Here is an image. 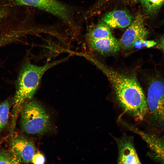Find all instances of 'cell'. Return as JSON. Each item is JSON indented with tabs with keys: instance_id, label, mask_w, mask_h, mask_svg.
<instances>
[{
	"instance_id": "1",
	"label": "cell",
	"mask_w": 164,
	"mask_h": 164,
	"mask_svg": "<svg viewBox=\"0 0 164 164\" xmlns=\"http://www.w3.org/2000/svg\"><path fill=\"white\" fill-rule=\"evenodd\" d=\"M87 57L106 76L125 112L136 121H143L149 109L143 91L136 78L114 70L93 57Z\"/></svg>"
},
{
	"instance_id": "2",
	"label": "cell",
	"mask_w": 164,
	"mask_h": 164,
	"mask_svg": "<svg viewBox=\"0 0 164 164\" xmlns=\"http://www.w3.org/2000/svg\"><path fill=\"white\" fill-rule=\"evenodd\" d=\"M66 59L65 58L55 61L43 66H37L29 63L24 65L17 78L13 99V118L14 119L25 101L31 100L33 97L45 72Z\"/></svg>"
},
{
	"instance_id": "3",
	"label": "cell",
	"mask_w": 164,
	"mask_h": 164,
	"mask_svg": "<svg viewBox=\"0 0 164 164\" xmlns=\"http://www.w3.org/2000/svg\"><path fill=\"white\" fill-rule=\"evenodd\" d=\"M20 125L27 133L39 135L50 130L51 122L49 114L39 104L27 100L21 109Z\"/></svg>"
},
{
	"instance_id": "4",
	"label": "cell",
	"mask_w": 164,
	"mask_h": 164,
	"mask_svg": "<svg viewBox=\"0 0 164 164\" xmlns=\"http://www.w3.org/2000/svg\"><path fill=\"white\" fill-rule=\"evenodd\" d=\"M147 103L151 123L157 131L164 133V83L155 79L150 83Z\"/></svg>"
},
{
	"instance_id": "5",
	"label": "cell",
	"mask_w": 164,
	"mask_h": 164,
	"mask_svg": "<svg viewBox=\"0 0 164 164\" xmlns=\"http://www.w3.org/2000/svg\"><path fill=\"white\" fill-rule=\"evenodd\" d=\"M124 125L138 135L148 145L151 152L149 155L155 162L164 164V135L154 132H146L121 121Z\"/></svg>"
},
{
	"instance_id": "6",
	"label": "cell",
	"mask_w": 164,
	"mask_h": 164,
	"mask_svg": "<svg viewBox=\"0 0 164 164\" xmlns=\"http://www.w3.org/2000/svg\"><path fill=\"white\" fill-rule=\"evenodd\" d=\"M148 33L144 26L143 18L138 15L123 33L120 41L121 47L124 50H130L134 47L135 42L144 39Z\"/></svg>"
},
{
	"instance_id": "7",
	"label": "cell",
	"mask_w": 164,
	"mask_h": 164,
	"mask_svg": "<svg viewBox=\"0 0 164 164\" xmlns=\"http://www.w3.org/2000/svg\"><path fill=\"white\" fill-rule=\"evenodd\" d=\"M116 141L118 150V163H141L131 137L124 135Z\"/></svg>"
},
{
	"instance_id": "8",
	"label": "cell",
	"mask_w": 164,
	"mask_h": 164,
	"mask_svg": "<svg viewBox=\"0 0 164 164\" xmlns=\"http://www.w3.org/2000/svg\"><path fill=\"white\" fill-rule=\"evenodd\" d=\"M103 22L109 28L114 29L126 27L132 22V16L122 10H115L104 14Z\"/></svg>"
},
{
	"instance_id": "9",
	"label": "cell",
	"mask_w": 164,
	"mask_h": 164,
	"mask_svg": "<svg viewBox=\"0 0 164 164\" xmlns=\"http://www.w3.org/2000/svg\"><path fill=\"white\" fill-rule=\"evenodd\" d=\"M12 149L22 162L25 163L32 162L35 151L32 143L22 137H17L14 139L12 142Z\"/></svg>"
},
{
	"instance_id": "10",
	"label": "cell",
	"mask_w": 164,
	"mask_h": 164,
	"mask_svg": "<svg viewBox=\"0 0 164 164\" xmlns=\"http://www.w3.org/2000/svg\"><path fill=\"white\" fill-rule=\"evenodd\" d=\"M89 41L93 50L102 55L116 53L121 47L120 41L113 36Z\"/></svg>"
},
{
	"instance_id": "11",
	"label": "cell",
	"mask_w": 164,
	"mask_h": 164,
	"mask_svg": "<svg viewBox=\"0 0 164 164\" xmlns=\"http://www.w3.org/2000/svg\"><path fill=\"white\" fill-rule=\"evenodd\" d=\"M113 36L110 28L103 22H101L91 28L87 34L89 41L98 39Z\"/></svg>"
},
{
	"instance_id": "12",
	"label": "cell",
	"mask_w": 164,
	"mask_h": 164,
	"mask_svg": "<svg viewBox=\"0 0 164 164\" xmlns=\"http://www.w3.org/2000/svg\"><path fill=\"white\" fill-rule=\"evenodd\" d=\"M148 15L156 13L164 3V0H139Z\"/></svg>"
},
{
	"instance_id": "13",
	"label": "cell",
	"mask_w": 164,
	"mask_h": 164,
	"mask_svg": "<svg viewBox=\"0 0 164 164\" xmlns=\"http://www.w3.org/2000/svg\"><path fill=\"white\" fill-rule=\"evenodd\" d=\"M22 162L12 149L9 151L0 149V164H19Z\"/></svg>"
},
{
	"instance_id": "14",
	"label": "cell",
	"mask_w": 164,
	"mask_h": 164,
	"mask_svg": "<svg viewBox=\"0 0 164 164\" xmlns=\"http://www.w3.org/2000/svg\"><path fill=\"white\" fill-rule=\"evenodd\" d=\"M9 108V104L5 101L0 104V130L4 128L7 125Z\"/></svg>"
},
{
	"instance_id": "15",
	"label": "cell",
	"mask_w": 164,
	"mask_h": 164,
	"mask_svg": "<svg viewBox=\"0 0 164 164\" xmlns=\"http://www.w3.org/2000/svg\"><path fill=\"white\" fill-rule=\"evenodd\" d=\"M10 7H0V25L9 16L11 12Z\"/></svg>"
},
{
	"instance_id": "16",
	"label": "cell",
	"mask_w": 164,
	"mask_h": 164,
	"mask_svg": "<svg viewBox=\"0 0 164 164\" xmlns=\"http://www.w3.org/2000/svg\"><path fill=\"white\" fill-rule=\"evenodd\" d=\"M45 159L43 155L39 152L35 153L32 160V162L35 164L44 163Z\"/></svg>"
},
{
	"instance_id": "17",
	"label": "cell",
	"mask_w": 164,
	"mask_h": 164,
	"mask_svg": "<svg viewBox=\"0 0 164 164\" xmlns=\"http://www.w3.org/2000/svg\"><path fill=\"white\" fill-rule=\"evenodd\" d=\"M142 43L143 46L147 48H151L155 46L156 42L153 40H145L144 39H141L139 40Z\"/></svg>"
},
{
	"instance_id": "18",
	"label": "cell",
	"mask_w": 164,
	"mask_h": 164,
	"mask_svg": "<svg viewBox=\"0 0 164 164\" xmlns=\"http://www.w3.org/2000/svg\"><path fill=\"white\" fill-rule=\"evenodd\" d=\"M158 46V47L162 50L164 52V36L163 37L159 40Z\"/></svg>"
},
{
	"instance_id": "19",
	"label": "cell",
	"mask_w": 164,
	"mask_h": 164,
	"mask_svg": "<svg viewBox=\"0 0 164 164\" xmlns=\"http://www.w3.org/2000/svg\"></svg>"
}]
</instances>
